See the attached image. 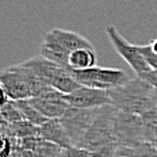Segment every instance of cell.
I'll return each instance as SVG.
<instances>
[{
  "label": "cell",
  "mask_w": 157,
  "mask_h": 157,
  "mask_svg": "<svg viewBox=\"0 0 157 157\" xmlns=\"http://www.w3.org/2000/svg\"><path fill=\"white\" fill-rule=\"evenodd\" d=\"M31 102L39 113L48 119H60L65 114V111L71 107L67 100V95L52 87L44 94L31 98Z\"/></svg>",
  "instance_id": "cell-10"
},
{
  "label": "cell",
  "mask_w": 157,
  "mask_h": 157,
  "mask_svg": "<svg viewBox=\"0 0 157 157\" xmlns=\"http://www.w3.org/2000/svg\"><path fill=\"white\" fill-rule=\"evenodd\" d=\"M63 149L64 148H61V146L44 140L38 145V148L34 150V155L35 157H57Z\"/></svg>",
  "instance_id": "cell-17"
},
{
  "label": "cell",
  "mask_w": 157,
  "mask_h": 157,
  "mask_svg": "<svg viewBox=\"0 0 157 157\" xmlns=\"http://www.w3.org/2000/svg\"><path fill=\"white\" fill-rule=\"evenodd\" d=\"M49 88L50 87L23 63L8 67L0 75V90L8 95L10 100L35 98Z\"/></svg>",
  "instance_id": "cell-2"
},
{
  "label": "cell",
  "mask_w": 157,
  "mask_h": 157,
  "mask_svg": "<svg viewBox=\"0 0 157 157\" xmlns=\"http://www.w3.org/2000/svg\"><path fill=\"white\" fill-rule=\"evenodd\" d=\"M118 152L125 157H157V148L149 141L130 148H118Z\"/></svg>",
  "instance_id": "cell-15"
},
{
  "label": "cell",
  "mask_w": 157,
  "mask_h": 157,
  "mask_svg": "<svg viewBox=\"0 0 157 157\" xmlns=\"http://www.w3.org/2000/svg\"><path fill=\"white\" fill-rule=\"evenodd\" d=\"M118 148H130L146 141V123L142 115L118 111L114 122Z\"/></svg>",
  "instance_id": "cell-6"
},
{
  "label": "cell",
  "mask_w": 157,
  "mask_h": 157,
  "mask_svg": "<svg viewBox=\"0 0 157 157\" xmlns=\"http://www.w3.org/2000/svg\"><path fill=\"white\" fill-rule=\"evenodd\" d=\"M94 48V45L78 33L52 29L44 35L41 44V56L68 69V57L73 50Z\"/></svg>",
  "instance_id": "cell-3"
},
{
  "label": "cell",
  "mask_w": 157,
  "mask_h": 157,
  "mask_svg": "<svg viewBox=\"0 0 157 157\" xmlns=\"http://www.w3.org/2000/svg\"><path fill=\"white\" fill-rule=\"evenodd\" d=\"M26 67H29L44 83H46L49 87L60 91L65 95L76 91L81 84H78L73 76L69 73V71L63 68L61 65L48 60L44 56L29 58L23 63Z\"/></svg>",
  "instance_id": "cell-5"
},
{
  "label": "cell",
  "mask_w": 157,
  "mask_h": 157,
  "mask_svg": "<svg viewBox=\"0 0 157 157\" xmlns=\"http://www.w3.org/2000/svg\"><path fill=\"white\" fill-rule=\"evenodd\" d=\"M0 114H2V122H6L8 125H12V123H16L19 121L25 119L21 110L16 106L15 100H8L6 104H3Z\"/></svg>",
  "instance_id": "cell-16"
},
{
  "label": "cell",
  "mask_w": 157,
  "mask_h": 157,
  "mask_svg": "<svg viewBox=\"0 0 157 157\" xmlns=\"http://www.w3.org/2000/svg\"><path fill=\"white\" fill-rule=\"evenodd\" d=\"M98 113H99V109H78V107L71 106L60 118L61 125L67 130L75 146H77L78 142L81 141L84 134L95 121Z\"/></svg>",
  "instance_id": "cell-9"
},
{
  "label": "cell",
  "mask_w": 157,
  "mask_h": 157,
  "mask_svg": "<svg viewBox=\"0 0 157 157\" xmlns=\"http://www.w3.org/2000/svg\"><path fill=\"white\" fill-rule=\"evenodd\" d=\"M106 34L110 39L113 48L115 49V52L134 71L137 77H140L141 75L146 73V72H149L152 69L148 65V63L145 61L144 56L140 53L138 46H137V45H132L129 41H126V39L123 38V35H121V33L115 29V26L107 25Z\"/></svg>",
  "instance_id": "cell-8"
},
{
  "label": "cell",
  "mask_w": 157,
  "mask_h": 157,
  "mask_svg": "<svg viewBox=\"0 0 157 157\" xmlns=\"http://www.w3.org/2000/svg\"><path fill=\"white\" fill-rule=\"evenodd\" d=\"M96 65L95 48H83L73 50L68 57V71H84Z\"/></svg>",
  "instance_id": "cell-13"
},
{
  "label": "cell",
  "mask_w": 157,
  "mask_h": 157,
  "mask_svg": "<svg viewBox=\"0 0 157 157\" xmlns=\"http://www.w3.org/2000/svg\"><path fill=\"white\" fill-rule=\"evenodd\" d=\"M118 110L114 104H107L99 109L96 118L84 134L77 146L84 148L90 152H95L102 146L117 144L115 133H114V122L118 114Z\"/></svg>",
  "instance_id": "cell-4"
},
{
  "label": "cell",
  "mask_w": 157,
  "mask_h": 157,
  "mask_svg": "<svg viewBox=\"0 0 157 157\" xmlns=\"http://www.w3.org/2000/svg\"><path fill=\"white\" fill-rule=\"evenodd\" d=\"M140 78L145 80L146 83H149L153 88H156V90H157V69H150L149 72H146V73L141 75Z\"/></svg>",
  "instance_id": "cell-21"
},
{
  "label": "cell",
  "mask_w": 157,
  "mask_h": 157,
  "mask_svg": "<svg viewBox=\"0 0 157 157\" xmlns=\"http://www.w3.org/2000/svg\"><path fill=\"white\" fill-rule=\"evenodd\" d=\"M67 100L72 107L78 109H100L111 103L109 90H100L80 86L76 91L67 95Z\"/></svg>",
  "instance_id": "cell-11"
},
{
  "label": "cell",
  "mask_w": 157,
  "mask_h": 157,
  "mask_svg": "<svg viewBox=\"0 0 157 157\" xmlns=\"http://www.w3.org/2000/svg\"><path fill=\"white\" fill-rule=\"evenodd\" d=\"M111 103L119 111L132 114L149 113L157 104V90L140 77L109 90Z\"/></svg>",
  "instance_id": "cell-1"
},
{
  "label": "cell",
  "mask_w": 157,
  "mask_h": 157,
  "mask_svg": "<svg viewBox=\"0 0 157 157\" xmlns=\"http://www.w3.org/2000/svg\"><path fill=\"white\" fill-rule=\"evenodd\" d=\"M69 73L78 84L86 87L110 90L129 81V76L121 69L104 67H92L84 71H69Z\"/></svg>",
  "instance_id": "cell-7"
},
{
  "label": "cell",
  "mask_w": 157,
  "mask_h": 157,
  "mask_svg": "<svg viewBox=\"0 0 157 157\" xmlns=\"http://www.w3.org/2000/svg\"><path fill=\"white\" fill-rule=\"evenodd\" d=\"M60 157H91V152L80 146H71L61 150Z\"/></svg>",
  "instance_id": "cell-19"
},
{
  "label": "cell",
  "mask_w": 157,
  "mask_h": 157,
  "mask_svg": "<svg viewBox=\"0 0 157 157\" xmlns=\"http://www.w3.org/2000/svg\"><path fill=\"white\" fill-rule=\"evenodd\" d=\"M138 46V50L140 53L144 56V58H145V61L148 63V65L152 69H157V54L153 52L152 46L149 45H137Z\"/></svg>",
  "instance_id": "cell-18"
},
{
  "label": "cell",
  "mask_w": 157,
  "mask_h": 157,
  "mask_svg": "<svg viewBox=\"0 0 157 157\" xmlns=\"http://www.w3.org/2000/svg\"><path fill=\"white\" fill-rule=\"evenodd\" d=\"M150 46H152V49H153V52L157 54V38L156 39H153L152 42H150Z\"/></svg>",
  "instance_id": "cell-22"
},
{
  "label": "cell",
  "mask_w": 157,
  "mask_h": 157,
  "mask_svg": "<svg viewBox=\"0 0 157 157\" xmlns=\"http://www.w3.org/2000/svg\"><path fill=\"white\" fill-rule=\"evenodd\" d=\"M38 134L52 144L61 146V148H71L75 146L72 140L68 136L67 130L61 125L60 119H48L44 125L38 126Z\"/></svg>",
  "instance_id": "cell-12"
},
{
  "label": "cell",
  "mask_w": 157,
  "mask_h": 157,
  "mask_svg": "<svg viewBox=\"0 0 157 157\" xmlns=\"http://www.w3.org/2000/svg\"><path fill=\"white\" fill-rule=\"evenodd\" d=\"M114 157H125V156H123V155H121V153H119V152H117V155H115V156H114Z\"/></svg>",
  "instance_id": "cell-23"
},
{
  "label": "cell",
  "mask_w": 157,
  "mask_h": 157,
  "mask_svg": "<svg viewBox=\"0 0 157 157\" xmlns=\"http://www.w3.org/2000/svg\"><path fill=\"white\" fill-rule=\"evenodd\" d=\"M118 152L117 144H110V145L102 146L95 152H91V157H114Z\"/></svg>",
  "instance_id": "cell-20"
},
{
  "label": "cell",
  "mask_w": 157,
  "mask_h": 157,
  "mask_svg": "<svg viewBox=\"0 0 157 157\" xmlns=\"http://www.w3.org/2000/svg\"><path fill=\"white\" fill-rule=\"evenodd\" d=\"M15 103H16V106H18V109L21 110V113H22V115H23L25 119L29 121V122H31L33 125L41 126L48 121V118L45 115H42V114L38 111L37 107L33 104L31 98L30 99L15 100Z\"/></svg>",
  "instance_id": "cell-14"
}]
</instances>
